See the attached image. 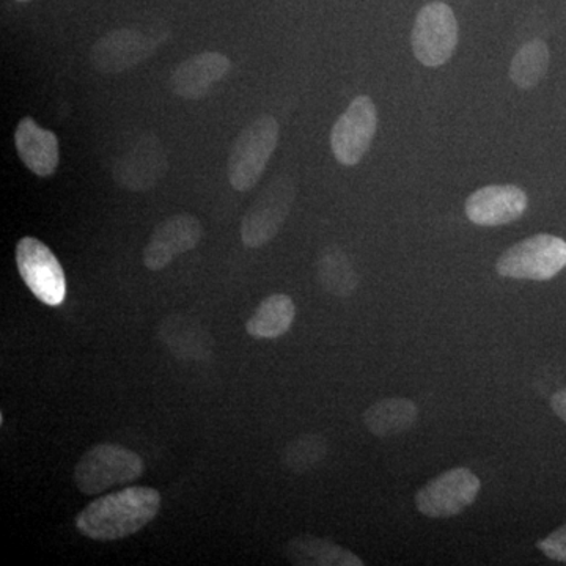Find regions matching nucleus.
<instances>
[{"label": "nucleus", "mask_w": 566, "mask_h": 566, "mask_svg": "<svg viewBox=\"0 0 566 566\" xmlns=\"http://www.w3.org/2000/svg\"><path fill=\"white\" fill-rule=\"evenodd\" d=\"M549 62V48L545 41L539 39L527 41L513 57L510 77L516 87L531 91L545 77Z\"/></svg>", "instance_id": "obj_21"}, {"label": "nucleus", "mask_w": 566, "mask_h": 566, "mask_svg": "<svg viewBox=\"0 0 566 566\" xmlns=\"http://www.w3.org/2000/svg\"><path fill=\"white\" fill-rule=\"evenodd\" d=\"M17 264L22 281L36 300L50 307H57L65 301V273L46 244L36 238H22L17 244Z\"/></svg>", "instance_id": "obj_7"}, {"label": "nucleus", "mask_w": 566, "mask_h": 566, "mask_svg": "<svg viewBox=\"0 0 566 566\" xmlns=\"http://www.w3.org/2000/svg\"><path fill=\"white\" fill-rule=\"evenodd\" d=\"M378 128V112L374 99L357 96L348 109L335 122L331 133V148L342 166L353 167L363 161Z\"/></svg>", "instance_id": "obj_9"}, {"label": "nucleus", "mask_w": 566, "mask_h": 566, "mask_svg": "<svg viewBox=\"0 0 566 566\" xmlns=\"http://www.w3.org/2000/svg\"><path fill=\"white\" fill-rule=\"evenodd\" d=\"M536 546L551 560L566 564V524L547 535L546 538L539 539Z\"/></svg>", "instance_id": "obj_23"}, {"label": "nucleus", "mask_w": 566, "mask_h": 566, "mask_svg": "<svg viewBox=\"0 0 566 566\" xmlns=\"http://www.w3.org/2000/svg\"><path fill=\"white\" fill-rule=\"evenodd\" d=\"M296 318V304L289 294L275 293L262 301L255 314L245 323L253 338H277L289 333Z\"/></svg>", "instance_id": "obj_19"}, {"label": "nucleus", "mask_w": 566, "mask_h": 566, "mask_svg": "<svg viewBox=\"0 0 566 566\" xmlns=\"http://www.w3.org/2000/svg\"><path fill=\"white\" fill-rule=\"evenodd\" d=\"M169 170L166 148L161 140L145 134L128 151L118 156L112 177L128 191L144 192L155 188Z\"/></svg>", "instance_id": "obj_10"}, {"label": "nucleus", "mask_w": 566, "mask_h": 566, "mask_svg": "<svg viewBox=\"0 0 566 566\" xmlns=\"http://www.w3.org/2000/svg\"><path fill=\"white\" fill-rule=\"evenodd\" d=\"M527 205V193L515 185L486 186L465 200V216L475 226H506L523 218Z\"/></svg>", "instance_id": "obj_13"}, {"label": "nucleus", "mask_w": 566, "mask_h": 566, "mask_svg": "<svg viewBox=\"0 0 566 566\" xmlns=\"http://www.w3.org/2000/svg\"><path fill=\"white\" fill-rule=\"evenodd\" d=\"M551 408L556 412L558 419L566 423V387L557 390V392L551 397Z\"/></svg>", "instance_id": "obj_24"}, {"label": "nucleus", "mask_w": 566, "mask_h": 566, "mask_svg": "<svg viewBox=\"0 0 566 566\" xmlns=\"http://www.w3.org/2000/svg\"><path fill=\"white\" fill-rule=\"evenodd\" d=\"M480 488L482 483L471 469H450L417 491L416 506L433 520L457 516L474 504Z\"/></svg>", "instance_id": "obj_8"}, {"label": "nucleus", "mask_w": 566, "mask_h": 566, "mask_svg": "<svg viewBox=\"0 0 566 566\" xmlns=\"http://www.w3.org/2000/svg\"><path fill=\"white\" fill-rule=\"evenodd\" d=\"M316 275L327 293L337 297H349L359 286V274L340 248L327 245L316 262Z\"/></svg>", "instance_id": "obj_20"}, {"label": "nucleus", "mask_w": 566, "mask_h": 566, "mask_svg": "<svg viewBox=\"0 0 566 566\" xmlns=\"http://www.w3.org/2000/svg\"><path fill=\"white\" fill-rule=\"evenodd\" d=\"M279 133L281 128L277 120L271 115H262L245 126L237 137L227 167L230 185L237 191H251L262 178L271 156L277 148Z\"/></svg>", "instance_id": "obj_3"}, {"label": "nucleus", "mask_w": 566, "mask_h": 566, "mask_svg": "<svg viewBox=\"0 0 566 566\" xmlns=\"http://www.w3.org/2000/svg\"><path fill=\"white\" fill-rule=\"evenodd\" d=\"M203 237V227L192 214H175L156 227L145 245L144 264L150 271H163L181 253L197 248Z\"/></svg>", "instance_id": "obj_12"}, {"label": "nucleus", "mask_w": 566, "mask_h": 566, "mask_svg": "<svg viewBox=\"0 0 566 566\" xmlns=\"http://www.w3.org/2000/svg\"><path fill=\"white\" fill-rule=\"evenodd\" d=\"M285 556L290 564L300 566H363L360 557L344 546L326 538L297 536L286 543Z\"/></svg>", "instance_id": "obj_18"}, {"label": "nucleus", "mask_w": 566, "mask_h": 566, "mask_svg": "<svg viewBox=\"0 0 566 566\" xmlns=\"http://www.w3.org/2000/svg\"><path fill=\"white\" fill-rule=\"evenodd\" d=\"M566 266V241L539 233L512 245L499 256L495 271L517 281H549Z\"/></svg>", "instance_id": "obj_4"}, {"label": "nucleus", "mask_w": 566, "mask_h": 566, "mask_svg": "<svg viewBox=\"0 0 566 566\" xmlns=\"http://www.w3.org/2000/svg\"><path fill=\"white\" fill-rule=\"evenodd\" d=\"M158 338L180 360H207L214 346L202 324L182 315L166 316L159 324Z\"/></svg>", "instance_id": "obj_16"}, {"label": "nucleus", "mask_w": 566, "mask_h": 566, "mask_svg": "<svg viewBox=\"0 0 566 566\" xmlns=\"http://www.w3.org/2000/svg\"><path fill=\"white\" fill-rule=\"evenodd\" d=\"M327 455V441L323 434L297 436L282 452V464L293 474H305L322 463Z\"/></svg>", "instance_id": "obj_22"}, {"label": "nucleus", "mask_w": 566, "mask_h": 566, "mask_svg": "<svg viewBox=\"0 0 566 566\" xmlns=\"http://www.w3.org/2000/svg\"><path fill=\"white\" fill-rule=\"evenodd\" d=\"M232 63L221 52H202L182 62L174 71L170 87L185 99H200L210 93L212 85L226 77Z\"/></svg>", "instance_id": "obj_14"}, {"label": "nucleus", "mask_w": 566, "mask_h": 566, "mask_svg": "<svg viewBox=\"0 0 566 566\" xmlns=\"http://www.w3.org/2000/svg\"><path fill=\"white\" fill-rule=\"evenodd\" d=\"M161 494L155 488L132 486L98 497L76 516V528L96 542L137 534L159 513Z\"/></svg>", "instance_id": "obj_1"}, {"label": "nucleus", "mask_w": 566, "mask_h": 566, "mask_svg": "<svg viewBox=\"0 0 566 566\" xmlns=\"http://www.w3.org/2000/svg\"><path fill=\"white\" fill-rule=\"evenodd\" d=\"M14 147L24 166L39 177H51L57 170L61 161L57 136L50 129L41 128L32 117L18 123Z\"/></svg>", "instance_id": "obj_15"}, {"label": "nucleus", "mask_w": 566, "mask_h": 566, "mask_svg": "<svg viewBox=\"0 0 566 566\" xmlns=\"http://www.w3.org/2000/svg\"><path fill=\"white\" fill-rule=\"evenodd\" d=\"M455 13L444 2H431L417 14L412 29V51L417 61L438 69L452 59L458 44Z\"/></svg>", "instance_id": "obj_6"}, {"label": "nucleus", "mask_w": 566, "mask_h": 566, "mask_svg": "<svg viewBox=\"0 0 566 566\" xmlns=\"http://www.w3.org/2000/svg\"><path fill=\"white\" fill-rule=\"evenodd\" d=\"M144 469V460L128 447L93 446L74 468V483L82 494H102L109 488L136 482Z\"/></svg>", "instance_id": "obj_2"}, {"label": "nucleus", "mask_w": 566, "mask_h": 566, "mask_svg": "<svg viewBox=\"0 0 566 566\" xmlns=\"http://www.w3.org/2000/svg\"><path fill=\"white\" fill-rule=\"evenodd\" d=\"M158 46V39L139 29H117L93 44L91 61L99 73H123L147 61Z\"/></svg>", "instance_id": "obj_11"}, {"label": "nucleus", "mask_w": 566, "mask_h": 566, "mask_svg": "<svg viewBox=\"0 0 566 566\" xmlns=\"http://www.w3.org/2000/svg\"><path fill=\"white\" fill-rule=\"evenodd\" d=\"M296 188L286 177L275 178L263 189L241 222L245 248L259 249L274 240L292 211Z\"/></svg>", "instance_id": "obj_5"}, {"label": "nucleus", "mask_w": 566, "mask_h": 566, "mask_svg": "<svg viewBox=\"0 0 566 566\" xmlns=\"http://www.w3.org/2000/svg\"><path fill=\"white\" fill-rule=\"evenodd\" d=\"M419 417L415 401L403 397H390L371 405L364 412L367 430L378 438H392L411 430Z\"/></svg>", "instance_id": "obj_17"}]
</instances>
